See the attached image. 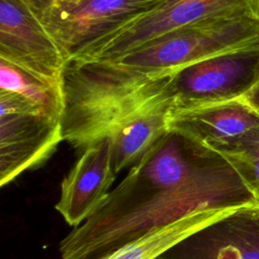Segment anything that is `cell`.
I'll return each mask as SVG.
<instances>
[{
	"label": "cell",
	"instance_id": "14",
	"mask_svg": "<svg viewBox=\"0 0 259 259\" xmlns=\"http://www.w3.org/2000/svg\"><path fill=\"white\" fill-rule=\"evenodd\" d=\"M0 90L19 94L51 117L61 120L64 109L62 84L56 85L38 79L0 59Z\"/></svg>",
	"mask_w": 259,
	"mask_h": 259
},
{
	"label": "cell",
	"instance_id": "3",
	"mask_svg": "<svg viewBox=\"0 0 259 259\" xmlns=\"http://www.w3.org/2000/svg\"><path fill=\"white\" fill-rule=\"evenodd\" d=\"M67 60L164 0H27Z\"/></svg>",
	"mask_w": 259,
	"mask_h": 259
},
{
	"label": "cell",
	"instance_id": "17",
	"mask_svg": "<svg viewBox=\"0 0 259 259\" xmlns=\"http://www.w3.org/2000/svg\"><path fill=\"white\" fill-rule=\"evenodd\" d=\"M252 10L254 14L259 18V0H252Z\"/></svg>",
	"mask_w": 259,
	"mask_h": 259
},
{
	"label": "cell",
	"instance_id": "5",
	"mask_svg": "<svg viewBox=\"0 0 259 259\" xmlns=\"http://www.w3.org/2000/svg\"><path fill=\"white\" fill-rule=\"evenodd\" d=\"M172 71V108L241 98L259 83V36Z\"/></svg>",
	"mask_w": 259,
	"mask_h": 259
},
{
	"label": "cell",
	"instance_id": "16",
	"mask_svg": "<svg viewBox=\"0 0 259 259\" xmlns=\"http://www.w3.org/2000/svg\"><path fill=\"white\" fill-rule=\"evenodd\" d=\"M241 98L259 112V83Z\"/></svg>",
	"mask_w": 259,
	"mask_h": 259
},
{
	"label": "cell",
	"instance_id": "1",
	"mask_svg": "<svg viewBox=\"0 0 259 259\" xmlns=\"http://www.w3.org/2000/svg\"><path fill=\"white\" fill-rule=\"evenodd\" d=\"M259 200L221 153L168 130L60 243L62 259H100L199 210L234 211Z\"/></svg>",
	"mask_w": 259,
	"mask_h": 259
},
{
	"label": "cell",
	"instance_id": "4",
	"mask_svg": "<svg viewBox=\"0 0 259 259\" xmlns=\"http://www.w3.org/2000/svg\"><path fill=\"white\" fill-rule=\"evenodd\" d=\"M257 36L259 18L254 13L213 18L163 34L114 61L147 69L175 70Z\"/></svg>",
	"mask_w": 259,
	"mask_h": 259
},
{
	"label": "cell",
	"instance_id": "10",
	"mask_svg": "<svg viewBox=\"0 0 259 259\" xmlns=\"http://www.w3.org/2000/svg\"><path fill=\"white\" fill-rule=\"evenodd\" d=\"M114 178L110 138L104 135L84 149L63 179L56 209L69 226H80L109 193Z\"/></svg>",
	"mask_w": 259,
	"mask_h": 259
},
{
	"label": "cell",
	"instance_id": "13",
	"mask_svg": "<svg viewBox=\"0 0 259 259\" xmlns=\"http://www.w3.org/2000/svg\"><path fill=\"white\" fill-rule=\"evenodd\" d=\"M231 212L233 211L199 210L190 213L173 224L123 245L100 259H157L192 233Z\"/></svg>",
	"mask_w": 259,
	"mask_h": 259
},
{
	"label": "cell",
	"instance_id": "9",
	"mask_svg": "<svg viewBox=\"0 0 259 259\" xmlns=\"http://www.w3.org/2000/svg\"><path fill=\"white\" fill-rule=\"evenodd\" d=\"M157 259H259V204L208 224Z\"/></svg>",
	"mask_w": 259,
	"mask_h": 259
},
{
	"label": "cell",
	"instance_id": "11",
	"mask_svg": "<svg viewBox=\"0 0 259 259\" xmlns=\"http://www.w3.org/2000/svg\"><path fill=\"white\" fill-rule=\"evenodd\" d=\"M259 125V112L242 98L171 108L168 130L185 134L223 154L249 130Z\"/></svg>",
	"mask_w": 259,
	"mask_h": 259
},
{
	"label": "cell",
	"instance_id": "6",
	"mask_svg": "<svg viewBox=\"0 0 259 259\" xmlns=\"http://www.w3.org/2000/svg\"><path fill=\"white\" fill-rule=\"evenodd\" d=\"M248 13H254L252 0H164L149 12L96 41L78 57L114 61L183 26Z\"/></svg>",
	"mask_w": 259,
	"mask_h": 259
},
{
	"label": "cell",
	"instance_id": "15",
	"mask_svg": "<svg viewBox=\"0 0 259 259\" xmlns=\"http://www.w3.org/2000/svg\"><path fill=\"white\" fill-rule=\"evenodd\" d=\"M259 200V125L246 132L223 153Z\"/></svg>",
	"mask_w": 259,
	"mask_h": 259
},
{
	"label": "cell",
	"instance_id": "7",
	"mask_svg": "<svg viewBox=\"0 0 259 259\" xmlns=\"http://www.w3.org/2000/svg\"><path fill=\"white\" fill-rule=\"evenodd\" d=\"M63 142L61 120L14 92L0 90V185L42 164Z\"/></svg>",
	"mask_w": 259,
	"mask_h": 259
},
{
	"label": "cell",
	"instance_id": "12",
	"mask_svg": "<svg viewBox=\"0 0 259 259\" xmlns=\"http://www.w3.org/2000/svg\"><path fill=\"white\" fill-rule=\"evenodd\" d=\"M174 100L147 107L114 124L108 132L114 173L136 165L168 131Z\"/></svg>",
	"mask_w": 259,
	"mask_h": 259
},
{
	"label": "cell",
	"instance_id": "2",
	"mask_svg": "<svg viewBox=\"0 0 259 259\" xmlns=\"http://www.w3.org/2000/svg\"><path fill=\"white\" fill-rule=\"evenodd\" d=\"M174 72L76 57L62 73L63 141L85 149L124 118L174 100Z\"/></svg>",
	"mask_w": 259,
	"mask_h": 259
},
{
	"label": "cell",
	"instance_id": "8",
	"mask_svg": "<svg viewBox=\"0 0 259 259\" xmlns=\"http://www.w3.org/2000/svg\"><path fill=\"white\" fill-rule=\"evenodd\" d=\"M0 59L56 85L67 62L27 0H0Z\"/></svg>",
	"mask_w": 259,
	"mask_h": 259
}]
</instances>
